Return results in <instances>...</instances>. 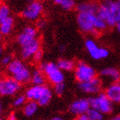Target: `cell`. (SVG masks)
<instances>
[{"label": "cell", "mask_w": 120, "mask_h": 120, "mask_svg": "<svg viewBox=\"0 0 120 120\" xmlns=\"http://www.w3.org/2000/svg\"><path fill=\"white\" fill-rule=\"evenodd\" d=\"M76 23L81 32L97 36L108 28L107 24L98 13L77 12Z\"/></svg>", "instance_id": "obj_1"}, {"label": "cell", "mask_w": 120, "mask_h": 120, "mask_svg": "<svg viewBox=\"0 0 120 120\" xmlns=\"http://www.w3.org/2000/svg\"><path fill=\"white\" fill-rule=\"evenodd\" d=\"M98 14L107 27L113 28L120 22V0H104L99 4Z\"/></svg>", "instance_id": "obj_2"}, {"label": "cell", "mask_w": 120, "mask_h": 120, "mask_svg": "<svg viewBox=\"0 0 120 120\" xmlns=\"http://www.w3.org/2000/svg\"><path fill=\"white\" fill-rule=\"evenodd\" d=\"M25 96L28 100L38 103L40 106H46L50 104L53 98L52 88L47 84L31 85L25 91Z\"/></svg>", "instance_id": "obj_3"}, {"label": "cell", "mask_w": 120, "mask_h": 120, "mask_svg": "<svg viewBox=\"0 0 120 120\" xmlns=\"http://www.w3.org/2000/svg\"><path fill=\"white\" fill-rule=\"evenodd\" d=\"M8 75L20 82L22 85L30 82L32 70L23 60L13 58L10 64L6 66Z\"/></svg>", "instance_id": "obj_4"}, {"label": "cell", "mask_w": 120, "mask_h": 120, "mask_svg": "<svg viewBox=\"0 0 120 120\" xmlns=\"http://www.w3.org/2000/svg\"><path fill=\"white\" fill-rule=\"evenodd\" d=\"M39 68L44 72L46 81L52 86L64 82V72L60 70V68L56 63L40 62Z\"/></svg>", "instance_id": "obj_5"}, {"label": "cell", "mask_w": 120, "mask_h": 120, "mask_svg": "<svg viewBox=\"0 0 120 120\" xmlns=\"http://www.w3.org/2000/svg\"><path fill=\"white\" fill-rule=\"evenodd\" d=\"M90 107L102 112L104 115H108L113 112L114 106L112 101L105 95V93L100 92L89 99Z\"/></svg>", "instance_id": "obj_6"}, {"label": "cell", "mask_w": 120, "mask_h": 120, "mask_svg": "<svg viewBox=\"0 0 120 120\" xmlns=\"http://www.w3.org/2000/svg\"><path fill=\"white\" fill-rule=\"evenodd\" d=\"M74 76L78 83L84 82L97 76L95 69L88 63L79 61L74 68Z\"/></svg>", "instance_id": "obj_7"}, {"label": "cell", "mask_w": 120, "mask_h": 120, "mask_svg": "<svg viewBox=\"0 0 120 120\" xmlns=\"http://www.w3.org/2000/svg\"><path fill=\"white\" fill-rule=\"evenodd\" d=\"M43 12L44 6L42 3L39 0H33L22 10L21 16L28 22H36L41 17Z\"/></svg>", "instance_id": "obj_8"}, {"label": "cell", "mask_w": 120, "mask_h": 120, "mask_svg": "<svg viewBox=\"0 0 120 120\" xmlns=\"http://www.w3.org/2000/svg\"><path fill=\"white\" fill-rule=\"evenodd\" d=\"M22 89V84L11 76L0 79V95L4 97H11L17 94Z\"/></svg>", "instance_id": "obj_9"}, {"label": "cell", "mask_w": 120, "mask_h": 120, "mask_svg": "<svg viewBox=\"0 0 120 120\" xmlns=\"http://www.w3.org/2000/svg\"><path fill=\"white\" fill-rule=\"evenodd\" d=\"M84 46L89 56L94 60H102L106 58L110 52L107 48L100 46L94 39L88 38L84 41Z\"/></svg>", "instance_id": "obj_10"}, {"label": "cell", "mask_w": 120, "mask_h": 120, "mask_svg": "<svg viewBox=\"0 0 120 120\" xmlns=\"http://www.w3.org/2000/svg\"><path fill=\"white\" fill-rule=\"evenodd\" d=\"M78 88L83 94H97L103 89V81L100 77L96 76L89 81L78 83Z\"/></svg>", "instance_id": "obj_11"}, {"label": "cell", "mask_w": 120, "mask_h": 120, "mask_svg": "<svg viewBox=\"0 0 120 120\" xmlns=\"http://www.w3.org/2000/svg\"><path fill=\"white\" fill-rule=\"evenodd\" d=\"M38 38V29L32 25L25 26L16 36V42L20 46Z\"/></svg>", "instance_id": "obj_12"}, {"label": "cell", "mask_w": 120, "mask_h": 120, "mask_svg": "<svg viewBox=\"0 0 120 120\" xmlns=\"http://www.w3.org/2000/svg\"><path fill=\"white\" fill-rule=\"evenodd\" d=\"M89 99L87 98H78L73 100L69 106V112L72 115L80 116L83 114H87L88 111L90 109Z\"/></svg>", "instance_id": "obj_13"}, {"label": "cell", "mask_w": 120, "mask_h": 120, "mask_svg": "<svg viewBox=\"0 0 120 120\" xmlns=\"http://www.w3.org/2000/svg\"><path fill=\"white\" fill-rule=\"evenodd\" d=\"M40 48H41L40 40H39V38H36L34 40H33L32 41H30V42L21 46V58L23 60L32 59L33 56L34 55L35 52L40 50Z\"/></svg>", "instance_id": "obj_14"}, {"label": "cell", "mask_w": 120, "mask_h": 120, "mask_svg": "<svg viewBox=\"0 0 120 120\" xmlns=\"http://www.w3.org/2000/svg\"><path fill=\"white\" fill-rule=\"evenodd\" d=\"M105 94L113 103L120 105V82H114L108 85L105 89Z\"/></svg>", "instance_id": "obj_15"}, {"label": "cell", "mask_w": 120, "mask_h": 120, "mask_svg": "<svg viewBox=\"0 0 120 120\" xmlns=\"http://www.w3.org/2000/svg\"><path fill=\"white\" fill-rule=\"evenodd\" d=\"M100 77L105 80H110L112 82L120 81V70L115 67H106L100 70Z\"/></svg>", "instance_id": "obj_16"}, {"label": "cell", "mask_w": 120, "mask_h": 120, "mask_svg": "<svg viewBox=\"0 0 120 120\" xmlns=\"http://www.w3.org/2000/svg\"><path fill=\"white\" fill-rule=\"evenodd\" d=\"M15 26V20L12 16L0 22V34L2 36H9L12 33Z\"/></svg>", "instance_id": "obj_17"}, {"label": "cell", "mask_w": 120, "mask_h": 120, "mask_svg": "<svg viewBox=\"0 0 120 120\" xmlns=\"http://www.w3.org/2000/svg\"><path fill=\"white\" fill-rule=\"evenodd\" d=\"M30 82L33 85H44V84H46L47 81L44 72L40 68H38L32 70Z\"/></svg>", "instance_id": "obj_18"}, {"label": "cell", "mask_w": 120, "mask_h": 120, "mask_svg": "<svg viewBox=\"0 0 120 120\" xmlns=\"http://www.w3.org/2000/svg\"><path fill=\"white\" fill-rule=\"evenodd\" d=\"M99 4L97 3L88 1V2H82L76 6L77 12H89V13H98Z\"/></svg>", "instance_id": "obj_19"}, {"label": "cell", "mask_w": 120, "mask_h": 120, "mask_svg": "<svg viewBox=\"0 0 120 120\" xmlns=\"http://www.w3.org/2000/svg\"><path fill=\"white\" fill-rule=\"evenodd\" d=\"M39 106L40 105H38L37 102L33 101V100H27V102L22 106L23 114L27 118H31L37 113L38 110H39Z\"/></svg>", "instance_id": "obj_20"}, {"label": "cell", "mask_w": 120, "mask_h": 120, "mask_svg": "<svg viewBox=\"0 0 120 120\" xmlns=\"http://www.w3.org/2000/svg\"><path fill=\"white\" fill-rule=\"evenodd\" d=\"M56 64L60 68V70H63L64 72L73 71L75 66V63L70 58H59Z\"/></svg>", "instance_id": "obj_21"}, {"label": "cell", "mask_w": 120, "mask_h": 120, "mask_svg": "<svg viewBox=\"0 0 120 120\" xmlns=\"http://www.w3.org/2000/svg\"><path fill=\"white\" fill-rule=\"evenodd\" d=\"M87 115L91 120H104L105 118V115L102 112L95 110L94 108H90L87 112Z\"/></svg>", "instance_id": "obj_22"}, {"label": "cell", "mask_w": 120, "mask_h": 120, "mask_svg": "<svg viewBox=\"0 0 120 120\" xmlns=\"http://www.w3.org/2000/svg\"><path fill=\"white\" fill-rule=\"evenodd\" d=\"M10 16H11L10 7L5 4H0V22L7 19Z\"/></svg>", "instance_id": "obj_23"}, {"label": "cell", "mask_w": 120, "mask_h": 120, "mask_svg": "<svg viewBox=\"0 0 120 120\" xmlns=\"http://www.w3.org/2000/svg\"><path fill=\"white\" fill-rule=\"evenodd\" d=\"M27 98H26L25 94H18L15 97V99L13 100L12 105L14 107H22L23 105L27 102Z\"/></svg>", "instance_id": "obj_24"}, {"label": "cell", "mask_w": 120, "mask_h": 120, "mask_svg": "<svg viewBox=\"0 0 120 120\" xmlns=\"http://www.w3.org/2000/svg\"><path fill=\"white\" fill-rule=\"evenodd\" d=\"M59 5L64 10L70 11L75 7V0H62Z\"/></svg>", "instance_id": "obj_25"}, {"label": "cell", "mask_w": 120, "mask_h": 120, "mask_svg": "<svg viewBox=\"0 0 120 120\" xmlns=\"http://www.w3.org/2000/svg\"><path fill=\"white\" fill-rule=\"evenodd\" d=\"M53 94H56L57 96H62L65 92V85L64 82H60L58 84L53 85L52 88Z\"/></svg>", "instance_id": "obj_26"}, {"label": "cell", "mask_w": 120, "mask_h": 120, "mask_svg": "<svg viewBox=\"0 0 120 120\" xmlns=\"http://www.w3.org/2000/svg\"><path fill=\"white\" fill-rule=\"evenodd\" d=\"M43 57H44V52H43L42 49L40 48V50L37 51V52H35L34 55L33 56L32 60L34 63H38V64H40V63L41 62V61H42Z\"/></svg>", "instance_id": "obj_27"}, {"label": "cell", "mask_w": 120, "mask_h": 120, "mask_svg": "<svg viewBox=\"0 0 120 120\" xmlns=\"http://www.w3.org/2000/svg\"><path fill=\"white\" fill-rule=\"evenodd\" d=\"M13 60V56L11 54H6L4 56H2V58H0V61H1V64H2L4 66H8L10 64V62Z\"/></svg>", "instance_id": "obj_28"}, {"label": "cell", "mask_w": 120, "mask_h": 120, "mask_svg": "<svg viewBox=\"0 0 120 120\" xmlns=\"http://www.w3.org/2000/svg\"><path fill=\"white\" fill-rule=\"evenodd\" d=\"M37 22H36V28H43L45 27V24H46V22H45V20H43V19H39V20L36 21Z\"/></svg>", "instance_id": "obj_29"}, {"label": "cell", "mask_w": 120, "mask_h": 120, "mask_svg": "<svg viewBox=\"0 0 120 120\" xmlns=\"http://www.w3.org/2000/svg\"><path fill=\"white\" fill-rule=\"evenodd\" d=\"M74 120H91V119L88 118L87 114H83V115L76 116V117H75V118Z\"/></svg>", "instance_id": "obj_30"}, {"label": "cell", "mask_w": 120, "mask_h": 120, "mask_svg": "<svg viewBox=\"0 0 120 120\" xmlns=\"http://www.w3.org/2000/svg\"><path fill=\"white\" fill-rule=\"evenodd\" d=\"M4 52V46H3V36L0 34V58H2Z\"/></svg>", "instance_id": "obj_31"}, {"label": "cell", "mask_w": 120, "mask_h": 120, "mask_svg": "<svg viewBox=\"0 0 120 120\" xmlns=\"http://www.w3.org/2000/svg\"><path fill=\"white\" fill-rule=\"evenodd\" d=\"M7 120H17V117L15 112H11L10 115L8 116Z\"/></svg>", "instance_id": "obj_32"}, {"label": "cell", "mask_w": 120, "mask_h": 120, "mask_svg": "<svg viewBox=\"0 0 120 120\" xmlns=\"http://www.w3.org/2000/svg\"><path fill=\"white\" fill-rule=\"evenodd\" d=\"M58 51H59L60 52H64L65 51H66V46H65L64 45L61 44V45L58 46Z\"/></svg>", "instance_id": "obj_33"}, {"label": "cell", "mask_w": 120, "mask_h": 120, "mask_svg": "<svg viewBox=\"0 0 120 120\" xmlns=\"http://www.w3.org/2000/svg\"><path fill=\"white\" fill-rule=\"evenodd\" d=\"M108 120H120V113L117 114V115L113 116L112 118H110Z\"/></svg>", "instance_id": "obj_34"}, {"label": "cell", "mask_w": 120, "mask_h": 120, "mask_svg": "<svg viewBox=\"0 0 120 120\" xmlns=\"http://www.w3.org/2000/svg\"><path fill=\"white\" fill-rule=\"evenodd\" d=\"M50 120H65V119L63 117H61V116H54Z\"/></svg>", "instance_id": "obj_35"}, {"label": "cell", "mask_w": 120, "mask_h": 120, "mask_svg": "<svg viewBox=\"0 0 120 120\" xmlns=\"http://www.w3.org/2000/svg\"><path fill=\"white\" fill-rule=\"evenodd\" d=\"M115 28H116V30H117V32L120 34V22L118 23H117V25L115 26Z\"/></svg>", "instance_id": "obj_36"}, {"label": "cell", "mask_w": 120, "mask_h": 120, "mask_svg": "<svg viewBox=\"0 0 120 120\" xmlns=\"http://www.w3.org/2000/svg\"><path fill=\"white\" fill-rule=\"evenodd\" d=\"M3 111V103H2V100H0V113L2 112Z\"/></svg>", "instance_id": "obj_37"}, {"label": "cell", "mask_w": 120, "mask_h": 120, "mask_svg": "<svg viewBox=\"0 0 120 120\" xmlns=\"http://www.w3.org/2000/svg\"><path fill=\"white\" fill-rule=\"evenodd\" d=\"M52 1H53V3H55V4H59L62 0H52Z\"/></svg>", "instance_id": "obj_38"}, {"label": "cell", "mask_w": 120, "mask_h": 120, "mask_svg": "<svg viewBox=\"0 0 120 120\" xmlns=\"http://www.w3.org/2000/svg\"><path fill=\"white\" fill-rule=\"evenodd\" d=\"M0 120H4V119H3V118H2V117H1V116H0Z\"/></svg>", "instance_id": "obj_39"}, {"label": "cell", "mask_w": 120, "mask_h": 120, "mask_svg": "<svg viewBox=\"0 0 120 120\" xmlns=\"http://www.w3.org/2000/svg\"><path fill=\"white\" fill-rule=\"evenodd\" d=\"M27 1H28V2L29 3V2H31V1H33V0H27Z\"/></svg>", "instance_id": "obj_40"}]
</instances>
